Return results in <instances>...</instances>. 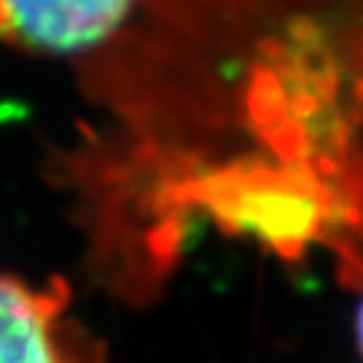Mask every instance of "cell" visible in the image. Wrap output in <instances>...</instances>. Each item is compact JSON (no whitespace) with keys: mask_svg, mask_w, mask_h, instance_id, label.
Segmentation results:
<instances>
[{"mask_svg":"<svg viewBox=\"0 0 363 363\" xmlns=\"http://www.w3.org/2000/svg\"><path fill=\"white\" fill-rule=\"evenodd\" d=\"M67 286L0 272V363H97L67 315Z\"/></svg>","mask_w":363,"mask_h":363,"instance_id":"1","label":"cell"},{"mask_svg":"<svg viewBox=\"0 0 363 363\" xmlns=\"http://www.w3.org/2000/svg\"><path fill=\"white\" fill-rule=\"evenodd\" d=\"M6 38L43 54H81L111 38L138 0H0Z\"/></svg>","mask_w":363,"mask_h":363,"instance_id":"2","label":"cell"},{"mask_svg":"<svg viewBox=\"0 0 363 363\" xmlns=\"http://www.w3.org/2000/svg\"><path fill=\"white\" fill-rule=\"evenodd\" d=\"M355 331H358V345H361V352H363V291H361V301H358V315H355Z\"/></svg>","mask_w":363,"mask_h":363,"instance_id":"3","label":"cell"},{"mask_svg":"<svg viewBox=\"0 0 363 363\" xmlns=\"http://www.w3.org/2000/svg\"><path fill=\"white\" fill-rule=\"evenodd\" d=\"M0 38H6V13H3V3H0Z\"/></svg>","mask_w":363,"mask_h":363,"instance_id":"4","label":"cell"}]
</instances>
